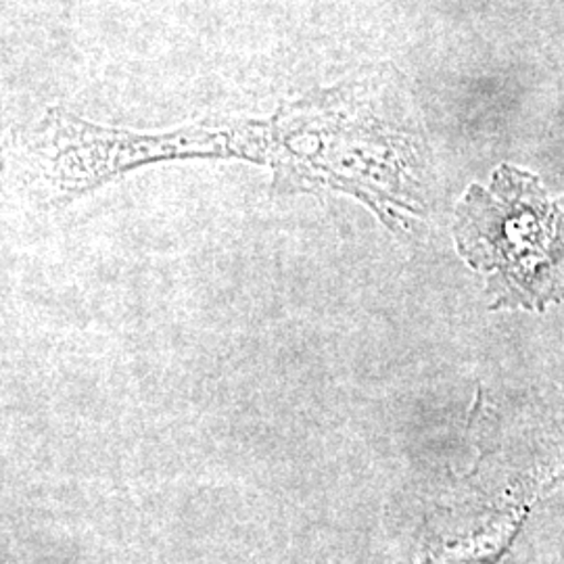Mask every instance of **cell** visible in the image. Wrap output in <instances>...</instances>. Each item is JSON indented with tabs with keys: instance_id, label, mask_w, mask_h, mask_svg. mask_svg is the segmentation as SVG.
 Masks as SVG:
<instances>
[{
	"instance_id": "obj_1",
	"label": "cell",
	"mask_w": 564,
	"mask_h": 564,
	"mask_svg": "<svg viewBox=\"0 0 564 564\" xmlns=\"http://www.w3.org/2000/svg\"><path fill=\"white\" fill-rule=\"evenodd\" d=\"M454 235L466 263L487 276L491 307L544 312L564 302V205L538 176L502 165L489 188L473 184Z\"/></svg>"
}]
</instances>
